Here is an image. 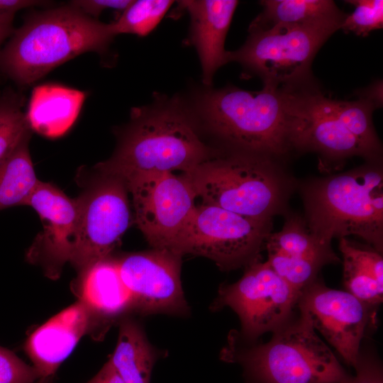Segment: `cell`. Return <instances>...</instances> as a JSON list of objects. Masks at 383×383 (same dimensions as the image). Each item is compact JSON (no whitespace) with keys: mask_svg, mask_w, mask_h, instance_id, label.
Returning <instances> with one entry per match:
<instances>
[{"mask_svg":"<svg viewBox=\"0 0 383 383\" xmlns=\"http://www.w3.org/2000/svg\"><path fill=\"white\" fill-rule=\"evenodd\" d=\"M215 157L200 138L189 108L179 98H156L133 108L116 150L96 165L126 182L150 174L187 172Z\"/></svg>","mask_w":383,"mask_h":383,"instance_id":"6da1fadb","label":"cell"},{"mask_svg":"<svg viewBox=\"0 0 383 383\" xmlns=\"http://www.w3.org/2000/svg\"><path fill=\"white\" fill-rule=\"evenodd\" d=\"M299 311L265 343L245 341L231 331L220 359L240 365L245 383H351L353 375Z\"/></svg>","mask_w":383,"mask_h":383,"instance_id":"7a4b0ae2","label":"cell"},{"mask_svg":"<svg viewBox=\"0 0 383 383\" xmlns=\"http://www.w3.org/2000/svg\"><path fill=\"white\" fill-rule=\"evenodd\" d=\"M115 37L111 24L69 4L33 15L0 50V69L17 84L30 85L85 52H104Z\"/></svg>","mask_w":383,"mask_h":383,"instance_id":"3957f363","label":"cell"},{"mask_svg":"<svg viewBox=\"0 0 383 383\" xmlns=\"http://www.w3.org/2000/svg\"><path fill=\"white\" fill-rule=\"evenodd\" d=\"M311 231L323 243L355 235L382 253L383 170L378 161L301 186Z\"/></svg>","mask_w":383,"mask_h":383,"instance_id":"277c9868","label":"cell"},{"mask_svg":"<svg viewBox=\"0 0 383 383\" xmlns=\"http://www.w3.org/2000/svg\"><path fill=\"white\" fill-rule=\"evenodd\" d=\"M202 204L257 221L285 213L295 182L279 160L240 151L213 157L182 173Z\"/></svg>","mask_w":383,"mask_h":383,"instance_id":"5b68a950","label":"cell"},{"mask_svg":"<svg viewBox=\"0 0 383 383\" xmlns=\"http://www.w3.org/2000/svg\"><path fill=\"white\" fill-rule=\"evenodd\" d=\"M196 93L192 109L216 136L235 151L283 159L290 151L282 91L264 85L250 91L235 87Z\"/></svg>","mask_w":383,"mask_h":383,"instance_id":"8992f818","label":"cell"},{"mask_svg":"<svg viewBox=\"0 0 383 383\" xmlns=\"http://www.w3.org/2000/svg\"><path fill=\"white\" fill-rule=\"evenodd\" d=\"M340 26L338 23H279L249 29L243 46L228 51V62H238L248 74L260 77L264 85L280 89L304 86L311 79V65L316 53Z\"/></svg>","mask_w":383,"mask_h":383,"instance_id":"52a82bcc","label":"cell"},{"mask_svg":"<svg viewBox=\"0 0 383 383\" xmlns=\"http://www.w3.org/2000/svg\"><path fill=\"white\" fill-rule=\"evenodd\" d=\"M272 221H257L218 206H196L172 252L213 261L222 270H233L261 260Z\"/></svg>","mask_w":383,"mask_h":383,"instance_id":"ba28073f","label":"cell"},{"mask_svg":"<svg viewBox=\"0 0 383 383\" xmlns=\"http://www.w3.org/2000/svg\"><path fill=\"white\" fill-rule=\"evenodd\" d=\"M301 292L279 276L267 261L255 262L232 284H222L210 305L212 311L229 307L238 316L240 338L255 342L287 323L297 309Z\"/></svg>","mask_w":383,"mask_h":383,"instance_id":"9c48e42d","label":"cell"},{"mask_svg":"<svg viewBox=\"0 0 383 383\" xmlns=\"http://www.w3.org/2000/svg\"><path fill=\"white\" fill-rule=\"evenodd\" d=\"M281 89L290 151L315 152L323 162H340L355 155L367 161L380 160L341 121L332 99L306 84Z\"/></svg>","mask_w":383,"mask_h":383,"instance_id":"30bf717a","label":"cell"},{"mask_svg":"<svg viewBox=\"0 0 383 383\" xmlns=\"http://www.w3.org/2000/svg\"><path fill=\"white\" fill-rule=\"evenodd\" d=\"M135 218L149 244L172 251L196 205V193L182 173L138 176L126 182Z\"/></svg>","mask_w":383,"mask_h":383,"instance_id":"8fae6325","label":"cell"},{"mask_svg":"<svg viewBox=\"0 0 383 383\" xmlns=\"http://www.w3.org/2000/svg\"><path fill=\"white\" fill-rule=\"evenodd\" d=\"M99 174L76 199L78 233L70 262L79 272L111 256L131 220L125 183L116 177Z\"/></svg>","mask_w":383,"mask_h":383,"instance_id":"7c38bea8","label":"cell"},{"mask_svg":"<svg viewBox=\"0 0 383 383\" xmlns=\"http://www.w3.org/2000/svg\"><path fill=\"white\" fill-rule=\"evenodd\" d=\"M182 257L153 248L116 259L121 278L133 299V311L144 316L190 314L181 282Z\"/></svg>","mask_w":383,"mask_h":383,"instance_id":"4fadbf2b","label":"cell"},{"mask_svg":"<svg viewBox=\"0 0 383 383\" xmlns=\"http://www.w3.org/2000/svg\"><path fill=\"white\" fill-rule=\"evenodd\" d=\"M370 307L349 292L329 288L318 279L301 292L297 304L315 331L353 367L371 318Z\"/></svg>","mask_w":383,"mask_h":383,"instance_id":"5bb4252c","label":"cell"},{"mask_svg":"<svg viewBox=\"0 0 383 383\" xmlns=\"http://www.w3.org/2000/svg\"><path fill=\"white\" fill-rule=\"evenodd\" d=\"M26 205L33 207L43 223L28 252V258L43 265L47 274L56 277L70 262L78 233L79 208L52 184L39 181Z\"/></svg>","mask_w":383,"mask_h":383,"instance_id":"9a60e30c","label":"cell"},{"mask_svg":"<svg viewBox=\"0 0 383 383\" xmlns=\"http://www.w3.org/2000/svg\"><path fill=\"white\" fill-rule=\"evenodd\" d=\"M273 270L300 292L318 279L326 265L340 262L331 244L321 241L304 216L287 213L282 229L271 232L265 242Z\"/></svg>","mask_w":383,"mask_h":383,"instance_id":"2e32d148","label":"cell"},{"mask_svg":"<svg viewBox=\"0 0 383 383\" xmlns=\"http://www.w3.org/2000/svg\"><path fill=\"white\" fill-rule=\"evenodd\" d=\"M93 323L88 309L78 301L30 335L25 350L41 379H48L55 374Z\"/></svg>","mask_w":383,"mask_h":383,"instance_id":"e0dca14e","label":"cell"},{"mask_svg":"<svg viewBox=\"0 0 383 383\" xmlns=\"http://www.w3.org/2000/svg\"><path fill=\"white\" fill-rule=\"evenodd\" d=\"M236 0H184L179 9L190 18L191 44L196 48L206 87L212 83L215 72L228 62L225 40L234 12Z\"/></svg>","mask_w":383,"mask_h":383,"instance_id":"ac0fdd59","label":"cell"},{"mask_svg":"<svg viewBox=\"0 0 383 383\" xmlns=\"http://www.w3.org/2000/svg\"><path fill=\"white\" fill-rule=\"evenodd\" d=\"M78 296L93 320L111 322L126 311H133L132 296L123 284L116 259L111 256L80 272Z\"/></svg>","mask_w":383,"mask_h":383,"instance_id":"d6986e66","label":"cell"},{"mask_svg":"<svg viewBox=\"0 0 383 383\" xmlns=\"http://www.w3.org/2000/svg\"><path fill=\"white\" fill-rule=\"evenodd\" d=\"M84 94L57 84L36 87L32 94L26 117L31 129L49 138L66 133L75 121Z\"/></svg>","mask_w":383,"mask_h":383,"instance_id":"ffe728a7","label":"cell"},{"mask_svg":"<svg viewBox=\"0 0 383 383\" xmlns=\"http://www.w3.org/2000/svg\"><path fill=\"white\" fill-rule=\"evenodd\" d=\"M343 259V284L346 292L373 307L383 299V258L370 245L339 239Z\"/></svg>","mask_w":383,"mask_h":383,"instance_id":"44dd1931","label":"cell"},{"mask_svg":"<svg viewBox=\"0 0 383 383\" xmlns=\"http://www.w3.org/2000/svg\"><path fill=\"white\" fill-rule=\"evenodd\" d=\"M158 352L140 325L129 318L119 324L115 350L109 361L126 383H150Z\"/></svg>","mask_w":383,"mask_h":383,"instance_id":"7402d4cb","label":"cell"},{"mask_svg":"<svg viewBox=\"0 0 383 383\" xmlns=\"http://www.w3.org/2000/svg\"><path fill=\"white\" fill-rule=\"evenodd\" d=\"M263 10L249 29L265 28L276 24H342L343 13L331 0H264Z\"/></svg>","mask_w":383,"mask_h":383,"instance_id":"603a6c76","label":"cell"},{"mask_svg":"<svg viewBox=\"0 0 383 383\" xmlns=\"http://www.w3.org/2000/svg\"><path fill=\"white\" fill-rule=\"evenodd\" d=\"M29 140H23L0 164V210L26 205L39 182L28 150Z\"/></svg>","mask_w":383,"mask_h":383,"instance_id":"cb8c5ba5","label":"cell"},{"mask_svg":"<svg viewBox=\"0 0 383 383\" xmlns=\"http://www.w3.org/2000/svg\"><path fill=\"white\" fill-rule=\"evenodd\" d=\"M30 130L20 96L13 91L0 92V164L30 138Z\"/></svg>","mask_w":383,"mask_h":383,"instance_id":"d4e9b609","label":"cell"},{"mask_svg":"<svg viewBox=\"0 0 383 383\" xmlns=\"http://www.w3.org/2000/svg\"><path fill=\"white\" fill-rule=\"evenodd\" d=\"M173 3L171 0L132 1L117 20L110 23L112 31L115 36H145L156 28Z\"/></svg>","mask_w":383,"mask_h":383,"instance_id":"484cf974","label":"cell"},{"mask_svg":"<svg viewBox=\"0 0 383 383\" xmlns=\"http://www.w3.org/2000/svg\"><path fill=\"white\" fill-rule=\"evenodd\" d=\"M345 2L353 5L355 10L346 15L342 22L340 28L345 32H353L365 37L372 30L382 28V0H350Z\"/></svg>","mask_w":383,"mask_h":383,"instance_id":"4316f807","label":"cell"},{"mask_svg":"<svg viewBox=\"0 0 383 383\" xmlns=\"http://www.w3.org/2000/svg\"><path fill=\"white\" fill-rule=\"evenodd\" d=\"M38 379H41L33 366L0 346V383H35Z\"/></svg>","mask_w":383,"mask_h":383,"instance_id":"83f0119b","label":"cell"},{"mask_svg":"<svg viewBox=\"0 0 383 383\" xmlns=\"http://www.w3.org/2000/svg\"><path fill=\"white\" fill-rule=\"evenodd\" d=\"M351 383H383L382 367L372 354L360 351Z\"/></svg>","mask_w":383,"mask_h":383,"instance_id":"f1b7e54d","label":"cell"},{"mask_svg":"<svg viewBox=\"0 0 383 383\" xmlns=\"http://www.w3.org/2000/svg\"><path fill=\"white\" fill-rule=\"evenodd\" d=\"M132 2V0H75L69 4L83 13L96 18L105 10L113 9L123 11Z\"/></svg>","mask_w":383,"mask_h":383,"instance_id":"f546056e","label":"cell"},{"mask_svg":"<svg viewBox=\"0 0 383 383\" xmlns=\"http://www.w3.org/2000/svg\"><path fill=\"white\" fill-rule=\"evenodd\" d=\"M87 383H126L108 360L97 374Z\"/></svg>","mask_w":383,"mask_h":383,"instance_id":"4dcf8cb0","label":"cell"},{"mask_svg":"<svg viewBox=\"0 0 383 383\" xmlns=\"http://www.w3.org/2000/svg\"><path fill=\"white\" fill-rule=\"evenodd\" d=\"M40 4L42 1L33 0H0V16L15 15L19 10Z\"/></svg>","mask_w":383,"mask_h":383,"instance_id":"1f68e13d","label":"cell"},{"mask_svg":"<svg viewBox=\"0 0 383 383\" xmlns=\"http://www.w3.org/2000/svg\"><path fill=\"white\" fill-rule=\"evenodd\" d=\"M360 98L370 102L375 109L382 104V82H375L360 94Z\"/></svg>","mask_w":383,"mask_h":383,"instance_id":"d6a6232c","label":"cell"},{"mask_svg":"<svg viewBox=\"0 0 383 383\" xmlns=\"http://www.w3.org/2000/svg\"><path fill=\"white\" fill-rule=\"evenodd\" d=\"M15 15H1L0 16V48L3 42L13 34V18ZM1 50V49H0Z\"/></svg>","mask_w":383,"mask_h":383,"instance_id":"836d02e7","label":"cell"},{"mask_svg":"<svg viewBox=\"0 0 383 383\" xmlns=\"http://www.w3.org/2000/svg\"><path fill=\"white\" fill-rule=\"evenodd\" d=\"M48 379H40V381L38 382H35V383H48Z\"/></svg>","mask_w":383,"mask_h":383,"instance_id":"e575fe53","label":"cell"},{"mask_svg":"<svg viewBox=\"0 0 383 383\" xmlns=\"http://www.w3.org/2000/svg\"></svg>","mask_w":383,"mask_h":383,"instance_id":"d590c367","label":"cell"}]
</instances>
